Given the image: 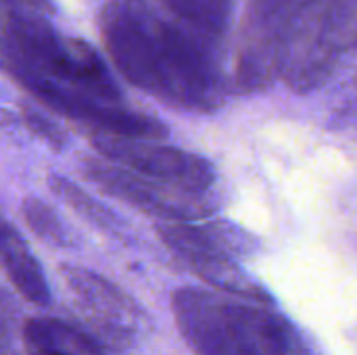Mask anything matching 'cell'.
Listing matches in <instances>:
<instances>
[{
	"mask_svg": "<svg viewBox=\"0 0 357 355\" xmlns=\"http://www.w3.org/2000/svg\"><path fill=\"white\" fill-rule=\"evenodd\" d=\"M63 276L86 314L113 339L130 341L134 331V303L102 276L75 266H63Z\"/></svg>",
	"mask_w": 357,
	"mask_h": 355,
	"instance_id": "cell-7",
	"label": "cell"
},
{
	"mask_svg": "<svg viewBox=\"0 0 357 355\" xmlns=\"http://www.w3.org/2000/svg\"><path fill=\"white\" fill-rule=\"evenodd\" d=\"M21 213L29 230L44 243H50L54 247H67L69 236L65 226L61 224L59 216L38 197H27L21 205Z\"/></svg>",
	"mask_w": 357,
	"mask_h": 355,
	"instance_id": "cell-15",
	"label": "cell"
},
{
	"mask_svg": "<svg viewBox=\"0 0 357 355\" xmlns=\"http://www.w3.org/2000/svg\"><path fill=\"white\" fill-rule=\"evenodd\" d=\"M21 117L25 121V126L40 138L44 140L50 149L54 151H63L67 146V132L54 121L48 119L44 113H40L33 107H21Z\"/></svg>",
	"mask_w": 357,
	"mask_h": 355,
	"instance_id": "cell-16",
	"label": "cell"
},
{
	"mask_svg": "<svg viewBox=\"0 0 357 355\" xmlns=\"http://www.w3.org/2000/svg\"><path fill=\"white\" fill-rule=\"evenodd\" d=\"M153 29L161 56V100L201 113L220 107L224 86L209 52L211 40L165 21H155Z\"/></svg>",
	"mask_w": 357,
	"mask_h": 355,
	"instance_id": "cell-3",
	"label": "cell"
},
{
	"mask_svg": "<svg viewBox=\"0 0 357 355\" xmlns=\"http://www.w3.org/2000/svg\"><path fill=\"white\" fill-rule=\"evenodd\" d=\"M142 15L111 0L102 8L98 25L117 71L132 86L163 98L159 46L153 23L149 25Z\"/></svg>",
	"mask_w": 357,
	"mask_h": 355,
	"instance_id": "cell-6",
	"label": "cell"
},
{
	"mask_svg": "<svg viewBox=\"0 0 357 355\" xmlns=\"http://www.w3.org/2000/svg\"><path fill=\"white\" fill-rule=\"evenodd\" d=\"M92 146L100 153V157L174 188L205 195L215 182V172L207 159L176 146L109 134H94Z\"/></svg>",
	"mask_w": 357,
	"mask_h": 355,
	"instance_id": "cell-5",
	"label": "cell"
},
{
	"mask_svg": "<svg viewBox=\"0 0 357 355\" xmlns=\"http://www.w3.org/2000/svg\"><path fill=\"white\" fill-rule=\"evenodd\" d=\"M0 268L25 301L38 308L50 303V289L42 266L29 251L25 239L4 218H0Z\"/></svg>",
	"mask_w": 357,
	"mask_h": 355,
	"instance_id": "cell-9",
	"label": "cell"
},
{
	"mask_svg": "<svg viewBox=\"0 0 357 355\" xmlns=\"http://www.w3.org/2000/svg\"><path fill=\"white\" fill-rule=\"evenodd\" d=\"M48 186H50L54 197H59L63 203H67L75 213L86 218L90 224H94L98 228H105V230H113L117 226V216L109 207L98 203L82 186L71 182L69 178H65V176H50L48 178Z\"/></svg>",
	"mask_w": 357,
	"mask_h": 355,
	"instance_id": "cell-14",
	"label": "cell"
},
{
	"mask_svg": "<svg viewBox=\"0 0 357 355\" xmlns=\"http://www.w3.org/2000/svg\"><path fill=\"white\" fill-rule=\"evenodd\" d=\"M163 6L207 40H220L232 19V0H161Z\"/></svg>",
	"mask_w": 357,
	"mask_h": 355,
	"instance_id": "cell-13",
	"label": "cell"
},
{
	"mask_svg": "<svg viewBox=\"0 0 357 355\" xmlns=\"http://www.w3.org/2000/svg\"><path fill=\"white\" fill-rule=\"evenodd\" d=\"M291 2H297V4H307L310 0H291Z\"/></svg>",
	"mask_w": 357,
	"mask_h": 355,
	"instance_id": "cell-19",
	"label": "cell"
},
{
	"mask_svg": "<svg viewBox=\"0 0 357 355\" xmlns=\"http://www.w3.org/2000/svg\"><path fill=\"white\" fill-rule=\"evenodd\" d=\"M178 328L197 355H312L276 312L186 287L172 299Z\"/></svg>",
	"mask_w": 357,
	"mask_h": 355,
	"instance_id": "cell-1",
	"label": "cell"
},
{
	"mask_svg": "<svg viewBox=\"0 0 357 355\" xmlns=\"http://www.w3.org/2000/svg\"><path fill=\"white\" fill-rule=\"evenodd\" d=\"M67 67L63 84L82 88L84 94L102 103H121V92L100 54L79 38H65Z\"/></svg>",
	"mask_w": 357,
	"mask_h": 355,
	"instance_id": "cell-11",
	"label": "cell"
},
{
	"mask_svg": "<svg viewBox=\"0 0 357 355\" xmlns=\"http://www.w3.org/2000/svg\"><path fill=\"white\" fill-rule=\"evenodd\" d=\"M6 6L10 8H21V10H38L48 15V10H52V2L50 0H2Z\"/></svg>",
	"mask_w": 357,
	"mask_h": 355,
	"instance_id": "cell-17",
	"label": "cell"
},
{
	"mask_svg": "<svg viewBox=\"0 0 357 355\" xmlns=\"http://www.w3.org/2000/svg\"><path fill=\"white\" fill-rule=\"evenodd\" d=\"M157 232L178 255L186 251H213L236 257L257 249V241L230 222H209L201 226L190 222H165L157 226Z\"/></svg>",
	"mask_w": 357,
	"mask_h": 355,
	"instance_id": "cell-8",
	"label": "cell"
},
{
	"mask_svg": "<svg viewBox=\"0 0 357 355\" xmlns=\"http://www.w3.org/2000/svg\"><path fill=\"white\" fill-rule=\"evenodd\" d=\"M357 44V0H310L291 21L280 77L295 92L320 88L339 59Z\"/></svg>",
	"mask_w": 357,
	"mask_h": 355,
	"instance_id": "cell-2",
	"label": "cell"
},
{
	"mask_svg": "<svg viewBox=\"0 0 357 355\" xmlns=\"http://www.w3.org/2000/svg\"><path fill=\"white\" fill-rule=\"evenodd\" d=\"M23 343L29 355H107L92 335L54 318L27 320Z\"/></svg>",
	"mask_w": 357,
	"mask_h": 355,
	"instance_id": "cell-10",
	"label": "cell"
},
{
	"mask_svg": "<svg viewBox=\"0 0 357 355\" xmlns=\"http://www.w3.org/2000/svg\"><path fill=\"white\" fill-rule=\"evenodd\" d=\"M82 172L109 197L119 199L140 209L142 213L155 216L165 222L203 220L218 209V203L209 197V192L199 195L161 184L136 172H130L109 159L102 161L86 157L82 161Z\"/></svg>",
	"mask_w": 357,
	"mask_h": 355,
	"instance_id": "cell-4",
	"label": "cell"
},
{
	"mask_svg": "<svg viewBox=\"0 0 357 355\" xmlns=\"http://www.w3.org/2000/svg\"><path fill=\"white\" fill-rule=\"evenodd\" d=\"M113 2L123 4V6H128V8L136 10V13H144V2L142 0H113Z\"/></svg>",
	"mask_w": 357,
	"mask_h": 355,
	"instance_id": "cell-18",
	"label": "cell"
},
{
	"mask_svg": "<svg viewBox=\"0 0 357 355\" xmlns=\"http://www.w3.org/2000/svg\"><path fill=\"white\" fill-rule=\"evenodd\" d=\"M180 257L211 287L236 297H247L251 301L270 305L268 293L257 282H253L251 276L245 274L243 268L230 255L213 251H186L180 253Z\"/></svg>",
	"mask_w": 357,
	"mask_h": 355,
	"instance_id": "cell-12",
	"label": "cell"
}]
</instances>
